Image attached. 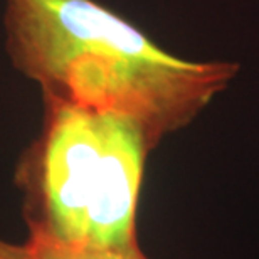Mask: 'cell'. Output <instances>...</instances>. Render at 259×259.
Listing matches in <instances>:
<instances>
[{"label": "cell", "mask_w": 259, "mask_h": 259, "mask_svg": "<svg viewBox=\"0 0 259 259\" xmlns=\"http://www.w3.org/2000/svg\"><path fill=\"white\" fill-rule=\"evenodd\" d=\"M5 51L40 93L116 113L155 150L239 74L232 61H189L96 0H5Z\"/></svg>", "instance_id": "cell-1"}, {"label": "cell", "mask_w": 259, "mask_h": 259, "mask_svg": "<svg viewBox=\"0 0 259 259\" xmlns=\"http://www.w3.org/2000/svg\"><path fill=\"white\" fill-rule=\"evenodd\" d=\"M0 259H32L25 244H12L0 239Z\"/></svg>", "instance_id": "cell-4"}, {"label": "cell", "mask_w": 259, "mask_h": 259, "mask_svg": "<svg viewBox=\"0 0 259 259\" xmlns=\"http://www.w3.org/2000/svg\"><path fill=\"white\" fill-rule=\"evenodd\" d=\"M150 152L130 118L42 95L40 130L14 170L27 231L71 244L138 246Z\"/></svg>", "instance_id": "cell-2"}, {"label": "cell", "mask_w": 259, "mask_h": 259, "mask_svg": "<svg viewBox=\"0 0 259 259\" xmlns=\"http://www.w3.org/2000/svg\"><path fill=\"white\" fill-rule=\"evenodd\" d=\"M24 244L32 259H148L140 244L132 247L71 244L39 232H29Z\"/></svg>", "instance_id": "cell-3"}]
</instances>
